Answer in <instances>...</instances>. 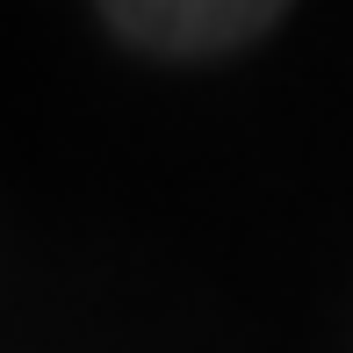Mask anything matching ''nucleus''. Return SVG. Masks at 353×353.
I'll use <instances>...</instances> for the list:
<instances>
[{"instance_id":"1","label":"nucleus","mask_w":353,"mask_h":353,"mask_svg":"<svg viewBox=\"0 0 353 353\" xmlns=\"http://www.w3.org/2000/svg\"><path fill=\"white\" fill-rule=\"evenodd\" d=\"M101 22L123 43H137V51L210 58V51H238V43L281 29L288 8H274V0H144V8L116 0V8H101Z\"/></svg>"}]
</instances>
